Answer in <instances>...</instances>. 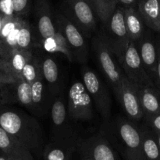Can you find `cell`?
Listing matches in <instances>:
<instances>
[{
  "instance_id": "6da1fadb",
  "label": "cell",
  "mask_w": 160,
  "mask_h": 160,
  "mask_svg": "<svg viewBox=\"0 0 160 160\" xmlns=\"http://www.w3.org/2000/svg\"><path fill=\"white\" fill-rule=\"evenodd\" d=\"M0 127L32 155H42L45 133L34 117L18 109L0 107Z\"/></svg>"
},
{
  "instance_id": "7a4b0ae2",
  "label": "cell",
  "mask_w": 160,
  "mask_h": 160,
  "mask_svg": "<svg viewBox=\"0 0 160 160\" xmlns=\"http://www.w3.org/2000/svg\"><path fill=\"white\" fill-rule=\"evenodd\" d=\"M98 131L123 160H145L142 148L140 127L127 117L117 116L103 122Z\"/></svg>"
},
{
  "instance_id": "3957f363",
  "label": "cell",
  "mask_w": 160,
  "mask_h": 160,
  "mask_svg": "<svg viewBox=\"0 0 160 160\" xmlns=\"http://www.w3.org/2000/svg\"><path fill=\"white\" fill-rule=\"evenodd\" d=\"M92 48L99 68L117 96L125 75L101 31L92 35Z\"/></svg>"
},
{
  "instance_id": "277c9868",
  "label": "cell",
  "mask_w": 160,
  "mask_h": 160,
  "mask_svg": "<svg viewBox=\"0 0 160 160\" xmlns=\"http://www.w3.org/2000/svg\"><path fill=\"white\" fill-rule=\"evenodd\" d=\"M48 115L51 121V141L76 146L78 139L73 127L70 123L67 102L62 92L52 98Z\"/></svg>"
},
{
  "instance_id": "5b68a950",
  "label": "cell",
  "mask_w": 160,
  "mask_h": 160,
  "mask_svg": "<svg viewBox=\"0 0 160 160\" xmlns=\"http://www.w3.org/2000/svg\"><path fill=\"white\" fill-rule=\"evenodd\" d=\"M100 31L119 61L131 42L125 25L123 7L118 5Z\"/></svg>"
},
{
  "instance_id": "8992f818",
  "label": "cell",
  "mask_w": 160,
  "mask_h": 160,
  "mask_svg": "<svg viewBox=\"0 0 160 160\" xmlns=\"http://www.w3.org/2000/svg\"><path fill=\"white\" fill-rule=\"evenodd\" d=\"M81 77L83 84L93 100L103 122H108L112 118V99L107 87L95 72L88 67H82Z\"/></svg>"
},
{
  "instance_id": "52a82bcc",
  "label": "cell",
  "mask_w": 160,
  "mask_h": 160,
  "mask_svg": "<svg viewBox=\"0 0 160 160\" xmlns=\"http://www.w3.org/2000/svg\"><path fill=\"white\" fill-rule=\"evenodd\" d=\"M54 17L56 29L65 38L74 62L84 64L88 59L89 48L84 34L62 12H58Z\"/></svg>"
},
{
  "instance_id": "ba28073f",
  "label": "cell",
  "mask_w": 160,
  "mask_h": 160,
  "mask_svg": "<svg viewBox=\"0 0 160 160\" xmlns=\"http://www.w3.org/2000/svg\"><path fill=\"white\" fill-rule=\"evenodd\" d=\"M67 107L70 120H90L94 117V102L82 81H75L69 89Z\"/></svg>"
},
{
  "instance_id": "9c48e42d",
  "label": "cell",
  "mask_w": 160,
  "mask_h": 160,
  "mask_svg": "<svg viewBox=\"0 0 160 160\" xmlns=\"http://www.w3.org/2000/svg\"><path fill=\"white\" fill-rule=\"evenodd\" d=\"M64 15L68 17L84 37L91 38L96 32V14L88 0H64Z\"/></svg>"
},
{
  "instance_id": "30bf717a",
  "label": "cell",
  "mask_w": 160,
  "mask_h": 160,
  "mask_svg": "<svg viewBox=\"0 0 160 160\" xmlns=\"http://www.w3.org/2000/svg\"><path fill=\"white\" fill-rule=\"evenodd\" d=\"M77 152L83 158L93 160H121L120 155L100 131L88 138H80L77 143Z\"/></svg>"
},
{
  "instance_id": "8fae6325",
  "label": "cell",
  "mask_w": 160,
  "mask_h": 160,
  "mask_svg": "<svg viewBox=\"0 0 160 160\" xmlns=\"http://www.w3.org/2000/svg\"><path fill=\"white\" fill-rule=\"evenodd\" d=\"M118 62L125 76L135 85L140 87L155 86L144 67L134 42H131Z\"/></svg>"
},
{
  "instance_id": "7c38bea8",
  "label": "cell",
  "mask_w": 160,
  "mask_h": 160,
  "mask_svg": "<svg viewBox=\"0 0 160 160\" xmlns=\"http://www.w3.org/2000/svg\"><path fill=\"white\" fill-rule=\"evenodd\" d=\"M116 98L128 120L136 123L143 120L144 113L137 87L126 76L122 81L121 87Z\"/></svg>"
},
{
  "instance_id": "4fadbf2b",
  "label": "cell",
  "mask_w": 160,
  "mask_h": 160,
  "mask_svg": "<svg viewBox=\"0 0 160 160\" xmlns=\"http://www.w3.org/2000/svg\"><path fill=\"white\" fill-rule=\"evenodd\" d=\"M155 31L147 28L142 37L134 42L147 73L155 84L157 66V45Z\"/></svg>"
},
{
  "instance_id": "5bb4252c",
  "label": "cell",
  "mask_w": 160,
  "mask_h": 160,
  "mask_svg": "<svg viewBox=\"0 0 160 160\" xmlns=\"http://www.w3.org/2000/svg\"><path fill=\"white\" fill-rule=\"evenodd\" d=\"M34 3L37 32L41 44L56 33L55 17L48 0H34Z\"/></svg>"
},
{
  "instance_id": "9a60e30c",
  "label": "cell",
  "mask_w": 160,
  "mask_h": 160,
  "mask_svg": "<svg viewBox=\"0 0 160 160\" xmlns=\"http://www.w3.org/2000/svg\"><path fill=\"white\" fill-rule=\"evenodd\" d=\"M31 112L38 117L48 115L52 95L44 80L42 73L31 84Z\"/></svg>"
},
{
  "instance_id": "2e32d148",
  "label": "cell",
  "mask_w": 160,
  "mask_h": 160,
  "mask_svg": "<svg viewBox=\"0 0 160 160\" xmlns=\"http://www.w3.org/2000/svg\"><path fill=\"white\" fill-rule=\"evenodd\" d=\"M137 9L145 26L156 33L160 34L159 0H139Z\"/></svg>"
},
{
  "instance_id": "e0dca14e",
  "label": "cell",
  "mask_w": 160,
  "mask_h": 160,
  "mask_svg": "<svg viewBox=\"0 0 160 160\" xmlns=\"http://www.w3.org/2000/svg\"><path fill=\"white\" fill-rule=\"evenodd\" d=\"M0 151L20 160H34L33 155L0 127Z\"/></svg>"
},
{
  "instance_id": "ac0fdd59",
  "label": "cell",
  "mask_w": 160,
  "mask_h": 160,
  "mask_svg": "<svg viewBox=\"0 0 160 160\" xmlns=\"http://www.w3.org/2000/svg\"><path fill=\"white\" fill-rule=\"evenodd\" d=\"M144 117L160 112V90L156 86H137ZM143 117V118H144Z\"/></svg>"
},
{
  "instance_id": "d6986e66",
  "label": "cell",
  "mask_w": 160,
  "mask_h": 160,
  "mask_svg": "<svg viewBox=\"0 0 160 160\" xmlns=\"http://www.w3.org/2000/svg\"><path fill=\"white\" fill-rule=\"evenodd\" d=\"M40 65L42 76L49 89L52 96L60 93V77H59V67L56 60L52 57L47 56L40 60Z\"/></svg>"
},
{
  "instance_id": "ffe728a7",
  "label": "cell",
  "mask_w": 160,
  "mask_h": 160,
  "mask_svg": "<svg viewBox=\"0 0 160 160\" xmlns=\"http://www.w3.org/2000/svg\"><path fill=\"white\" fill-rule=\"evenodd\" d=\"M9 104L17 103L31 111V84L20 78L17 81L7 84Z\"/></svg>"
},
{
  "instance_id": "44dd1931",
  "label": "cell",
  "mask_w": 160,
  "mask_h": 160,
  "mask_svg": "<svg viewBox=\"0 0 160 160\" xmlns=\"http://www.w3.org/2000/svg\"><path fill=\"white\" fill-rule=\"evenodd\" d=\"M124 21L130 40L136 42L143 34L147 27L145 26L137 8H123Z\"/></svg>"
},
{
  "instance_id": "7402d4cb",
  "label": "cell",
  "mask_w": 160,
  "mask_h": 160,
  "mask_svg": "<svg viewBox=\"0 0 160 160\" xmlns=\"http://www.w3.org/2000/svg\"><path fill=\"white\" fill-rule=\"evenodd\" d=\"M140 127L142 148L145 160H160V148L156 134L145 124Z\"/></svg>"
},
{
  "instance_id": "603a6c76",
  "label": "cell",
  "mask_w": 160,
  "mask_h": 160,
  "mask_svg": "<svg viewBox=\"0 0 160 160\" xmlns=\"http://www.w3.org/2000/svg\"><path fill=\"white\" fill-rule=\"evenodd\" d=\"M74 152V145L51 141L44 147L42 156L45 160H70Z\"/></svg>"
},
{
  "instance_id": "cb8c5ba5",
  "label": "cell",
  "mask_w": 160,
  "mask_h": 160,
  "mask_svg": "<svg viewBox=\"0 0 160 160\" xmlns=\"http://www.w3.org/2000/svg\"><path fill=\"white\" fill-rule=\"evenodd\" d=\"M32 56V50H17L9 59H2V60L10 74L16 78H21L22 70Z\"/></svg>"
},
{
  "instance_id": "d4e9b609",
  "label": "cell",
  "mask_w": 160,
  "mask_h": 160,
  "mask_svg": "<svg viewBox=\"0 0 160 160\" xmlns=\"http://www.w3.org/2000/svg\"><path fill=\"white\" fill-rule=\"evenodd\" d=\"M41 46L49 53L59 52L66 56L70 62H74L73 54L70 49L68 44L60 31L56 29L54 35L45 39L41 43Z\"/></svg>"
},
{
  "instance_id": "484cf974",
  "label": "cell",
  "mask_w": 160,
  "mask_h": 160,
  "mask_svg": "<svg viewBox=\"0 0 160 160\" xmlns=\"http://www.w3.org/2000/svg\"><path fill=\"white\" fill-rule=\"evenodd\" d=\"M90 2L102 26L106 24L118 6L117 0H90Z\"/></svg>"
},
{
  "instance_id": "4316f807",
  "label": "cell",
  "mask_w": 160,
  "mask_h": 160,
  "mask_svg": "<svg viewBox=\"0 0 160 160\" xmlns=\"http://www.w3.org/2000/svg\"><path fill=\"white\" fill-rule=\"evenodd\" d=\"M17 42L18 50H32V31L30 24L24 19L22 20L19 28Z\"/></svg>"
},
{
  "instance_id": "83f0119b",
  "label": "cell",
  "mask_w": 160,
  "mask_h": 160,
  "mask_svg": "<svg viewBox=\"0 0 160 160\" xmlns=\"http://www.w3.org/2000/svg\"><path fill=\"white\" fill-rule=\"evenodd\" d=\"M41 74H42V69H41L40 60L34 57L33 55L31 59L25 64L22 70L21 78L31 84Z\"/></svg>"
},
{
  "instance_id": "f1b7e54d",
  "label": "cell",
  "mask_w": 160,
  "mask_h": 160,
  "mask_svg": "<svg viewBox=\"0 0 160 160\" xmlns=\"http://www.w3.org/2000/svg\"><path fill=\"white\" fill-rule=\"evenodd\" d=\"M32 2V0H12L13 15L19 17H23L28 15L31 11Z\"/></svg>"
},
{
  "instance_id": "f546056e",
  "label": "cell",
  "mask_w": 160,
  "mask_h": 160,
  "mask_svg": "<svg viewBox=\"0 0 160 160\" xmlns=\"http://www.w3.org/2000/svg\"><path fill=\"white\" fill-rule=\"evenodd\" d=\"M143 123L149 128L153 132L160 133V112L149 117H144Z\"/></svg>"
},
{
  "instance_id": "4dcf8cb0",
  "label": "cell",
  "mask_w": 160,
  "mask_h": 160,
  "mask_svg": "<svg viewBox=\"0 0 160 160\" xmlns=\"http://www.w3.org/2000/svg\"><path fill=\"white\" fill-rule=\"evenodd\" d=\"M19 79L20 78H16L15 77H13L9 73V71L5 67L2 60L0 58V86L11 84V83L15 82Z\"/></svg>"
},
{
  "instance_id": "1f68e13d",
  "label": "cell",
  "mask_w": 160,
  "mask_h": 160,
  "mask_svg": "<svg viewBox=\"0 0 160 160\" xmlns=\"http://www.w3.org/2000/svg\"><path fill=\"white\" fill-rule=\"evenodd\" d=\"M156 45H157V66H156V77L155 86L160 90V34H156Z\"/></svg>"
},
{
  "instance_id": "d6a6232c",
  "label": "cell",
  "mask_w": 160,
  "mask_h": 160,
  "mask_svg": "<svg viewBox=\"0 0 160 160\" xmlns=\"http://www.w3.org/2000/svg\"><path fill=\"white\" fill-rule=\"evenodd\" d=\"M0 12L6 16H12V0H0Z\"/></svg>"
},
{
  "instance_id": "836d02e7",
  "label": "cell",
  "mask_w": 160,
  "mask_h": 160,
  "mask_svg": "<svg viewBox=\"0 0 160 160\" xmlns=\"http://www.w3.org/2000/svg\"><path fill=\"white\" fill-rule=\"evenodd\" d=\"M9 104L7 84L0 86V106Z\"/></svg>"
},
{
  "instance_id": "e575fe53",
  "label": "cell",
  "mask_w": 160,
  "mask_h": 160,
  "mask_svg": "<svg viewBox=\"0 0 160 160\" xmlns=\"http://www.w3.org/2000/svg\"><path fill=\"white\" fill-rule=\"evenodd\" d=\"M117 1H118L119 6L123 8H137V5L139 0H117Z\"/></svg>"
},
{
  "instance_id": "d590c367",
  "label": "cell",
  "mask_w": 160,
  "mask_h": 160,
  "mask_svg": "<svg viewBox=\"0 0 160 160\" xmlns=\"http://www.w3.org/2000/svg\"><path fill=\"white\" fill-rule=\"evenodd\" d=\"M1 154H0V160H9V159H11V156H8V155L5 154V153H3L2 152H1Z\"/></svg>"
},
{
  "instance_id": "8d00e7d4",
  "label": "cell",
  "mask_w": 160,
  "mask_h": 160,
  "mask_svg": "<svg viewBox=\"0 0 160 160\" xmlns=\"http://www.w3.org/2000/svg\"><path fill=\"white\" fill-rule=\"evenodd\" d=\"M6 15H4V14L0 12V31H1L2 27L3 25V23H4V20L5 19H6Z\"/></svg>"
},
{
  "instance_id": "74e56055",
  "label": "cell",
  "mask_w": 160,
  "mask_h": 160,
  "mask_svg": "<svg viewBox=\"0 0 160 160\" xmlns=\"http://www.w3.org/2000/svg\"><path fill=\"white\" fill-rule=\"evenodd\" d=\"M155 134H156V139H157L158 145H159V148H160V133H155Z\"/></svg>"
},
{
  "instance_id": "f35d334b",
  "label": "cell",
  "mask_w": 160,
  "mask_h": 160,
  "mask_svg": "<svg viewBox=\"0 0 160 160\" xmlns=\"http://www.w3.org/2000/svg\"><path fill=\"white\" fill-rule=\"evenodd\" d=\"M82 160H93L92 159H91V158H88V157H84V159Z\"/></svg>"
},
{
  "instance_id": "ab89813d",
  "label": "cell",
  "mask_w": 160,
  "mask_h": 160,
  "mask_svg": "<svg viewBox=\"0 0 160 160\" xmlns=\"http://www.w3.org/2000/svg\"><path fill=\"white\" fill-rule=\"evenodd\" d=\"M9 160H20V159H16V158H11V159H9Z\"/></svg>"
},
{
  "instance_id": "60d3db41",
  "label": "cell",
  "mask_w": 160,
  "mask_h": 160,
  "mask_svg": "<svg viewBox=\"0 0 160 160\" xmlns=\"http://www.w3.org/2000/svg\"><path fill=\"white\" fill-rule=\"evenodd\" d=\"M88 1L89 2H90V0H88ZM91 3V2H90Z\"/></svg>"
},
{
  "instance_id": "b9f144b4",
  "label": "cell",
  "mask_w": 160,
  "mask_h": 160,
  "mask_svg": "<svg viewBox=\"0 0 160 160\" xmlns=\"http://www.w3.org/2000/svg\"><path fill=\"white\" fill-rule=\"evenodd\" d=\"M159 1H160V0H159Z\"/></svg>"
}]
</instances>
